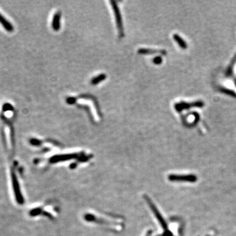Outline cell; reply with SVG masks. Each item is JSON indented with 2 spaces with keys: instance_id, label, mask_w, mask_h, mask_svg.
I'll return each mask as SVG.
<instances>
[{
  "instance_id": "1",
  "label": "cell",
  "mask_w": 236,
  "mask_h": 236,
  "mask_svg": "<svg viewBox=\"0 0 236 236\" xmlns=\"http://www.w3.org/2000/svg\"><path fill=\"white\" fill-rule=\"evenodd\" d=\"M110 3L111 4V7H112L114 14L116 18V22L117 25V28L119 32V36L120 37H122L124 36L123 32V22H122V18L121 15L119 7L117 5V3L114 1H111Z\"/></svg>"
},
{
  "instance_id": "6",
  "label": "cell",
  "mask_w": 236,
  "mask_h": 236,
  "mask_svg": "<svg viewBox=\"0 0 236 236\" xmlns=\"http://www.w3.org/2000/svg\"><path fill=\"white\" fill-rule=\"evenodd\" d=\"M0 23L3 26V28L9 32H12L14 30V28L11 23H10L7 20L3 17V15L0 13Z\"/></svg>"
},
{
  "instance_id": "4",
  "label": "cell",
  "mask_w": 236,
  "mask_h": 236,
  "mask_svg": "<svg viewBox=\"0 0 236 236\" xmlns=\"http://www.w3.org/2000/svg\"><path fill=\"white\" fill-rule=\"evenodd\" d=\"M169 180L172 181H187L194 182L196 180V177L194 175H170Z\"/></svg>"
},
{
  "instance_id": "5",
  "label": "cell",
  "mask_w": 236,
  "mask_h": 236,
  "mask_svg": "<svg viewBox=\"0 0 236 236\" xmlns=\"http://www.w3.org/2000/svg\"><path fill=\"white\" fill-rule=\"evenodd\" d=\"M61 12L57 11L53 16L52 20V28L55 31H58L61 28Z\"/></svg>"
},
{
  "instance_id": "2",
  "label": "cell",
  "mask_w": 236,
  "mask_h": 236,
  "mask_svg": "<svg viewBox=\"0 0 236 236\" xmlns=\"http://www.w3.org/2000/svg\"><path fill=\"white\" fill-rule=\"evenodd\" d=\"M145 199L146 200V201L148 202L149 206L150 207L151 209H152V211L154 212L155 216H156V218L157 219V220H158V221L160 222V223L161 224V226L165 229V233L164 234V236H171V234H170V233L167 230V224L165 223V221L164 220L163 218L162 217V216L161 215V214L160 213L158 210L157 209V208L155 207V206L154 205V204L153 203V202L150 200V199L148 198V197H145Z\"/></svg>"
},
{
  "instance_id": "3",
  "label": "cell",
  "mask_w": 236,
  "mask_h": 236,
  "mask_svg": "<svg viewBox=\"0 0 236 236\" xmlns=\"http://www.w3.org/2000/svg\"><path fill=\"white\" fill-rule=\"evenodd\" d=\"M79 156L77 154H63V155H58L52 157L51 158L50 161L51 163H57L60 161H64L70 160L74 158H76Z\"/></svg>"
},
{
  "instance_id": "7",
  "label": "cell",
  "mask_w": 236,
  "mask_h": 236,
  "mask_svg": "<svg viewBox=\"0 0 236 236\" xmlns=\"http://www.w3.org/2000/svg\"><path fill=\"white\" fill-rule=\"evenodd\" d=\"M106 74H101L98 75V76H96V77H95L92 79V80L91 81V83L93 85H98L99 83L102 82L104 80H106Z\"/></svg>"
},
{
  "instance_id": "8",
  "label": "cell",
  "mask_w": 236,
  "mask_h": 236,
  "mask_svg": "<svg viewBox=\"0 0 236 236\" xmlns=\"http://www.w3.org/2000/svg\"><path fill=\"white\" fill-rule=\"evenodd\" d=\"M161 61V59L160 57H158V58L156 57V58L154 59V62H155V64H160Z\"/></svg>"
}]
</instances>
